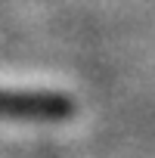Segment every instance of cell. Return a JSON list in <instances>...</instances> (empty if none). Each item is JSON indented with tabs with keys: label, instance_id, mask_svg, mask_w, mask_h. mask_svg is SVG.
I'll use <instances>...</instances> for the list:
<instances>
[{
	"label": "cell",
	"instance_id": "cell-1",
	"mask_svg": "<svg viewBox=\"0 0 155 158\" xmlns=\"http://www.w3.org/2000/svg\"><path fill=\"white\" fill-rule=\"evenodd\" d=\"M71 102L59 93H10L0 90V115H37V118H59L68 115Z\"/></svg>",
	"mask_w": 155,
	"mask_h": 158
}]
</instances>
